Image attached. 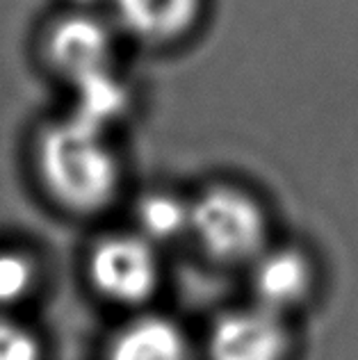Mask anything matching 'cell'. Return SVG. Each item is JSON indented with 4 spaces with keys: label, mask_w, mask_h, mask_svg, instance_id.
<instances>
[{
    "label": "cell",
    "mask_w": 358,
    "mask_h": 360,
    "mask_svg": "<svg viewBox=\"0 0 358 360\" xmlns=\"http://www.w3.org/2000/svg\"><path fill=\"white\" fill-rule=\"evenodd\" d=\"M37 167L46 189L73 212H98L117 194L119 162L103 130L71 117L39 137Z\"/></svg>",
    "instance_id": "cell-1"
},
{
    "label": "cell",
    "mask_w": 358,
    "mask_h": 360,
    "mask_svg": "<svg viewBox=\"0 0 358 360\" xmlns=\"http://www.w3.org/2000/svg\"><path fill=\"white\" fill-rule=\"evenodd\" d=\"M201 0H115L121 27L146 44H167L192 30Z\"/></svg>",
    "instance_id": "cell-7"
},
{
    "label": "cell",
    "mask_w": 358,
    "mask_h": 360,
    "mask_svg": "<svg viewBox=\"0 0 358 360\" xmlns=\"http://www.w3.org/2000/svg\"><path fill=\"white\" fill-rule=\"evenodd\" d=\"M286 352L283 319L258 303L226 312L208 335V360H283Z\"/></svg>",
    "instance_id": "cell-4"
},
{
    "label": "cell",
    "mask_w": 358,
    "mask_h": 360,
    "mask_svg": "<svg viewBox=\"0 0 358 360\" xmlns=\"http://www.w3.org/2000/svg\"><path fill=\"white\" fill-rule=\"evenodd\" d=\"M108 360H194L192 347L174 321L139 317L112 340Z\"/></svg>",
    "instance_id": "cell-8"
},
{
    "label": "cell",
    "mask_w": 358,
    "mask_h": 360,
    "mask_svg": "<svg viewBox=\"0 0 358 360\" xmlns=\"http://www.w3.org/2000/svg\"><path fill=\"white\" fill-rule=\"evenodd\" d=\"M46 51L51 64L73 84L110 73V30L91 16H67L55 23Z\"/></svg>",
    "instance_id": "cell-5"
},
{
    "label": "cell",
    "mask_w": 358,
    "mask_h": 360,
    "mask_svg": "<svg viewBox=\"0 0 358 360\" xmlns=\"http://www.w3.org/2000/svg\"><path fill=\"white\" fill-rule=\"evenodd\" d=\"M251 283L258 306L283 315L288 308L306 299L310 290V264L292 249L262 251L253 260Z\"/></svg>",
    "instance_id": "cell-6"
},
{
    "label": "cell",
    "mask_w": 358,
    "mask_h": 360,
    "mask_svg": "<svg viewBox=\"0 0 358 360\" xmlns=\"http://www.w3.org/2000/svg\"><path fill=\"white\" fill-rule=\"evenodd\" d=\"M34 285V267L23 253L0 251V310L21 301Z\"/></svg>",
    "instance_id": "cell-10"
},
{
    "label": "cell",
    "mask_w": 358,
    "mask_h": 360,
    "mask_svg": "<svg viewBox=\"0 0 358 360\" xmlns=\"http://www.w3.org/2000/svg\"><path fill=\"white\" fill-rule=\"evenodd\" d=\"M139 235L151 244L176 240L185 231L190 233V205L172 194H148L137 205Z\"/></svg>",
    "instance_id": "cell-9"
},
{
    "label": "cell",
    "mask_w": 358,
    "mask_h": 360,
    "mask_svg": "<svg viewBox=\"0 0 358 360\" xmlns=\"http://www.w3.org/2000/svg\"><path fill=\"white\" fill-rule=\"evenodd\" d=\"M190 233L210 258L235 264L265 251L267 221L242 189L212 187L190 205Z\"/></svg>",
    "instance_id": "cell-2"
},
{
    "label": "cell",
    "mask_w": 358,
    "mask_h": 360,
    "mask_svg": "<svg viewBox=\"0 0 358 360\" xmlns=\"http://www.w3.org/2000/svg\"><path fill=\"white\" fill-rule=\"evenodd\" d=\"M89 278L106 299L142 303L158 285L160 264L153 244L142 235H112L89 255Z\"/></svg>",
    "instance_id": "cell-3"
},
{
    "label": "cell",
    "mask_w": 358,
    "mask_h": 360,
    "mask_svg": "<svg viewBox=\"0 0 358 360\" xmlns=\"http://www.w3.org/2000/svg\"><path fill=\"white\" fill-rule=\"evenodd\" d=\"M0 360H39V342L25 326L0 317Z\"/></svg>",
    "instance_id": "cell-11"
}]
</instances>
